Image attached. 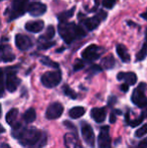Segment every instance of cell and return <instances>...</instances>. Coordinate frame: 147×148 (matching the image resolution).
Returning a JSON list of instances; mask_svg holds the SVG:
<instances>
[{
	"label": "cell",
	"instance_id": "obj_22",
	"mask_svg": "<svg viewBox=\"0 0 147 148\" xmlns=\"http://www.w3.org/2000/svg\"><path fill=\"white\" fill-rule=\"evenodd\" d=\"M36 113L34 108H29V109L26 110V112L23 114V121L26 124L32 123L36 120Z\"/></svg>",
	"mask_w": 147,
	"mask_h": 148
},
{
	"label": "cell",
	"instance_id": "obj_25",
	"mask_svg": "<svg viewBox=\"0 0 147 148\" xmlns=\"http://www.w3.org/2000/svg\"><path fill=\"white\" fill-rule=\"evenodd\" d=\"M75 9H76V8L73 7V8H71V9L67 10V11L59 13V15H57V19H59V22H65V21H67L69 18L73 17V15L75 13Z\"/></svg>",
	"mask_w": 147,
	"mask_h": 148
},
{
	"label": "cell",
	"instance_id": "obj_20",
	"mask_svg": "<svg viewBox=\"0 0 147 148\" xmlns=\"http://www.w3.org/2000/svg\"><path fill=\"white\" fill-rule=\"evenodd\" d=\"M17 117H18V109H11L7 114H6V122L9 125L13 126L15 125V122L17 121Z\"/></svg>",
	"mask_w": 147,
	"mask_h": 148
},
{
	"label": "cell",
	"instance_id": "obj_11",
	"mask_svg": "<svg viewBox=\"0 0 147 148\" xmlns=\"http://www.w3.org/2000/svg\"><path fill=\"white\" fill-rule=\"evenodd\" d=\"M81 132H82V136H83V139L85 140V142L90 145V146H94L95 134H94V131H93V128L91 127V125L84 122L82 124V127H81Z\"/></svg>",
	"mask_w": 147,
	"mask_h": 148
},
{
	"label": "cell",
	"instance_id": "obj_12",
	"mask_svg": "<svg viewBox=\"0 0 147 148\" xmlns=\"http://www.w3.org/2000/svg\"><path fill=\"white\" fill-rule=\"evenodd\" d=\"M15 45L19 51H25L32 47V40L27 35L18 33L15 35Z\"/></svg>",
	"mask_w": 147,
	"mask_h": 148
},
{
	"label": "cell",
	"instance_id": "obj_18",
	"mask_svg": "<svg viewBox=\"0 0 147 148\" xmlns=\"http://www.w3.org/2000/svg\"><path fill=\"white\" fill-rule=\"evenodd\" d=\"M15 60V56L12 53L9 45H3L1 47V60L3 62H10Z\"/></svg>",
	"mask_w": 147,
	"mask_h": 148
},
{
	"label": "cell",
	"instance_id": "obj_2",
	"mask_svg": "<svg viewBox=\"0 0 147 148\" xmlns=\"http://www.w3.org/2000/svg\"><path fill=\"white\" fill-rule=\"evenodd\" d=\"M57 30H59V36L68 45L72 43L77 39L86 36V31L84 30V28L74 22H59Z\"/></svg>",
	"mask_w": 147,
	"mask_h": 148
},
{
	"label": "cell",
	"instance_id": "obj_8",
	"mask_svg": "<svg viewBox=\"0 0 147 148\" xmlns=\"http://www.w3.org/2000/svg\"><path fill=\"white\" fill-rule=\"evenodd\" d=\"M106 16H107L106 12H105L104 10H100L97 15L93 16V17H91V18H87V19H85L84 20V25L86 26V28L89 31L95 30L103 20L106 19Z\"/></svg>",
	"mask_w": 147,
	"mask_h": 148
},
{
	"label": "cell",
	"instance_id": "obj_27",
	"mask_svg": "<svg viewBox=\"0 0 147 148\" xmlns=\"http://www.w3.org/2000/svg\"><path fill=\"white\" fill-rule=\"evenodd\" d=\"M146 57H147V40L144 42V45H142L139 53L136 55V60H137V62H141V60H143Z\"/></svg>",
	"mask_w": 147,
	"mask_h": 148
},
{
	"label": "cell",
	"instance_id": "obj_28",
	"mask_svg": "<svg viewBox=\"0 0 147 148\" xmlns=\"http://www.w3.org/2000/svg\"><path fill=\"white\" fill-rule=\"evenodd\" d=\"M64 93H65L66 95L68 96V97L71 98V99H77V94H76V92H74L73 90L70 88L69 86H67V85H66V86L64 87Z\"/></svg>",
	"mask_w": 147,
	"mask_h": 148
},
{
	"label": "cell",
	"instance_id": "obj_31",
	"mask_svg": "<svg viewBox=\"0 0 147 148\" xmlns=\"http://www.w3.org/2000/svg\"><path fill=\"white\" fill-rule=\"evenodd\" d=\"M55 43L53 42V41H49V40H45V41H41V45H39V49H49V47H53Z\"/></svg>",
	"mask_w": 147,
	"mask_h": 148
},
{
	"label": "cell",
	"instance_id": "obj_16",
	"mask_svg": "<svg viewBox=\"0 0 147 148\" xmlns=\"http://www.w3.org/2000/svg\"><path fill=\"white\" fill-rule=\"evenodd\" d=\"M118 81H124L126 84H128L129 86H133L137 82V76L134 73L129 72V73H119L117 75Z\"/></svg>",
	"mask_w": 147,
	"mask_h": 148
},
{
	"label": "cell",
	"instance_id": "obj_21",
	"mask_svg": "<svg viewBox=\"0 0 147 148\" xmlns=\"http://www.w3.org/2000/svg\"><path fill=\"white\" fill-rule=\"evenodd\" d=\"M85 113H86V110L84 107H74L69 111V116L73 119H79L84 116Z\"/></svg>",
	"mask_w": 147,
	"mask_h": 148
},
{
	"label": "cell",
	"instance_id": "obj_38",
	"mask_svg": "<svg viewBox=\"0 0 147 148\" xmlns=\"http://www.w3.org/2000/svg\"><path fill=\"white\" fill-rule=\"evenodd\" d=\"M116 121V119H115V115H114L113 113L111 114V119H110V122L111 123H114Z\"/></svg>",
	"mask_w": 147,
	"mask_h": 148
},
{
	"label": "cell",
	"instance_id": "obj_23",
	"mask_svg": "<svg viewBox=\"0 0 147 148\" xmlns=\"http://www.w3.org/2000/svg\"><path fill=\"white\" fill-rule=\"evenodd\" d=\"M115 66V59L112 55H108L102 60V66L105 70H111Z\"/></svg>",
	"mask_w": 147,
	"mask_h": 148
},
{
	"label": "cell",
	"instance_id": "obj_35",
	"mask_svg": "<svg viewBox=\"0 0 147 148\" xmlns=\"http://www.w3.org/2000/svg\"><path fill=\"white\" fill-rule=\"evenodd\" d=\"M138 148H147V138L143 139L138 145Z\"/></svg>",
	"mask_w": 147,
	"mask_h": 148
},
{
	"label": "cell",
	"instance_id": "obj_5",
	"mask_svg": "<svg viewBox=\"0 0 147 148\" xmlns=\"http://www.w3.org/2000/svg\"><path fill=\"white\" fill-rule=\"evenodd\" d=\"M6 72V78L4 80V84L8 92L13 93L16 91L18 86L20 85L21 81L16 76V69L15 68H8L5 70Z\"/></svg>",
	"mask_w": 147,
	"mask_h": 148
},
{
	"label": "cell",
	"instance_id": "obj_19",
	"mask_svg": "<svg viewBox=\"0 0 147 148\" xmlns=\"http://www.w3.org/2000/svg\"><path fill=\"white\" fill-rule=\"evenodd\" d=\"M116 51H117V55L119 56L120 60L123 62H130V55L124 45H117V47H116Z\"/></svg>",
	"mask_w": 147,
	"mask_h": 148
},
{
	"label": "cell",
	"instance_id": "obj_17",
	"mask_svg": "<svg viewBox=\"0 0 147 148\" xmlns=\"http://www.w3.org/2000/svg\"><path fill=\"white\" fill-rule=\"evenodd\" d=\"M44 27V22L42 20H34V21H28L25 24V29L28 32L31 33H37L40 32Z\"/></svg>",
	"mask_w": 147,
	"mask_h": 148
},
{
	"label": "cell",
	"instance_id": "obj_34",
	"mask_svg": "<svg viewBox=\"0 0 147 148\" xmlns=\"http://www.w3.org/2000/svg\"><path fill=\"white\" fill-rule=\"evenodd\" d=\"M102 72V66H97V64H93L90 69V73H93V74H97V73Z\"/></svg>",
	"mask_w": 147,
	"mask_h": 148
},
{
	"label": "cell",
	"instance_id": "obj_13",
	"mask_svg": "<svg viewBox=\"0 0 147 148\" xmlns=\"http://www.w3.org/2000/svg\"><path fill=\"white\" fill-rule=\"evenodd\" d=\"M46 12V6L41 2H32L28 6V13L32 17H38Z\"/></svg>",
	"mask_w": 147,
	"mask_h": 148
},
{
	"label": "cell",
	"instance_id": "obj_39",
	"mask_svg": "<svg viewBox=\"0 0 147 148\" xmlns=\"http://www.w3.org/2000/svg\"><path fill=\"white\" fill-rule=\"evenodd\" d=\"M0 148H11V147H10L8 144H6V143H2V144H1V147H0Z\"/></svg>",
	"mask_w": 147,
	"mask_h": 148
},
{
	"label": "cell",
	"instance_id": "obj_24",
	"mask_svg": "<svg viewBox=\"0 0 147 148\" xmlns=\"http://www.w3.org/2000/svg\"><path fill=\"white\" fill-rule=\"evenodd\" d=\"M55 35V29L53 25H49L46 28L45 33L38 39V41H45V40H51V38H53V36Z\"/></svg>",
	"mask_w": 147,
	"mask_h": 148
},
{
	"label": "cell",
	"instance_id": "obj_36",
	"mask_svg": "<svg viewBox=\"0 0 147 148\" xmlns=\"http://www.w3.org/2000/svg\"><path fill=\"white\" fill-rule=\"evenodd\" d=\"M120 89H121L122 91H123V92H125V93H126V92H127L128 90H129V85H128V84H126V83H125V84L121 85V87H120Z\"/></svg>",
	"mask_w": 147,
	"mask_h": 148
},
{
	"label": "cell",
	"instance_id": "obj_1",
	"mask_svg": "<svg viewBox=\"0 0 147 148\" xmlns=\"http://www.w3.org/2000/svg\"><path fill=\"white\" fill-rule=\"evenodd\" d=\"M12 136L26 148H42L47 141L44 132L34 127H23L20 124L12 126Z\"/></svg>",
	"mask_w": 147,
	"mask_h": 148
},
{
	"label": "cell",
	"instance_id": "obj_33",
	"mask_svg": "<svg viewBox=\"0 0 147 148\" xmlns=\"http://www.w3.org/2000/svg\"><path fill=\"white\" fill-rule=\"evenodd\" d=\"M84 66H85V64L82 60H76V62H75V64H74V71L75 72H78V71L82 70Z\"/></svg>",
	"mask_w": 147,
	"mask_h": 148
},
{
	"label": "cell",
	"instance_id": "obj_37",
	"mask_svg": "<svg viewBox=\"0 0 147 148\" xmlns=\"http://www.w3.org/2000/svg\"><path fill=\"white\" fill-rule=\"evenodd\" d=\"M141 16L142 18H143V19H145V20H147V9H146V11L145 12H143V13H141Z\"/></svg>",
	"mask_w": 147,
	"mask_h": 148
},
{
	"label": "cell",
	"instance_id": "obj_15",
	"mask_svg": "<svg viewBox=\"0 0 147 148\" xmlns=\"http://www.w3.org/2000/svg\"><path fill=\"white\" fill-rule=\"evenodd\" d=\"M107 116V111L106 108H93L91 110V117L94 119V121H96L97 123H102L105 121Z\"/></svg>",
	"mask_w": 147,
	"mask_h": 148
},
{
	"label": "cell",
	"instance_id": "obj_14",
	"mask_svg": "<svg viewBox=\"0 0 147 148\" xmlns=\"http://www.w3.org/2000/svg\"><path fill=\"white\" fill-rule=\"evenodd\" d=\"M66 148H83L76 133H67L64 137Z\"/></svg>",
	"mask_w": 147,
	"mask_h": 148
},
{
	"label": "cell",
	"instance_id": "obj_29",
	"mask_svg": "<svg viewBox=\"0 0 147 148\" xmlns=\"http://www.w3.org/2000/svg\"><path fill=\"white\" fill-rule=\"evenodd\" d=\"M143 121V115H141L138 119H135L134 121H132V120H130V119H128V118H126V122L128 123V124L130 125L131 127H136V126H138V125L140 124V123Z\"/></svg>",
	"mask_w": 147,
	"mask_h": 148
},
{
	"label": "cell",
	"instance_id": "obj_3",
	"mask_svg": "<svg viewBox=\"0 0 147 148\" xmlns=\"http://www.w3.org/2000/svg\"><path fill=\"white\" fill-rule=\"evenodd\" d=\"M29 0H13L11 4L9 12V18L8 21L16 19V18L22 16L24 13L28 12V6H29Z\"/></svg>",
	"mask_w": 147,
	"mask_h": 148
},
{
	"label": "cell",
	"instance_id": "obj_26",
	"mask_svg": "<svg viewBox=\"0 0 147 148\" xmlns=\"http://www.w3.org/2000/svg\"><path fill=\"white\" fill-rule=\"evenodd\" d=\"M39 60H40V62L42 64H44V66H49V68H53V69L59 68V64H57V62H53V60H51L47 57H41Z\"/></svg>",
	"mask_w": 147,
	"mask_h": 148
},
{
	"label": "cell",
	"instance_id": "obj_6",
	"mask_svg": "<svg viewBox=\"0 0 147 148\" xmlns=\"http://www.w3.org/2000/svg\"><path fill=\"white\" fill-rule=\"evenodd\" d=\"M41 84L45 88H55L61 83L62 81V73L59 71H53V72H46L41 76Z\"/></svg>",
	"mask_w": 147,
	"mask_h": 148
},
{
	"label": "cell",
	"instance_id": "obj_40",
	"mask_svg": "<svg viewBox=\"0 0 147 148\" xmlns=\"http://www.w3.org/2000/svg\"><path fill=\"white\" fill-rule=\"evenodd\" d=\"M145 40H147V29H146V33H145Z\"/></svg>",
	"mask_w": 147,
	"mask_h": 148
},
{
	"label": "cell",
	"instance_id": "obj_30",
	"mask_svg": "<svg viewBox=\"0 0 147 148\" xmlns=\"http://www.w3.org/2000/svg\"><path fill=\"white\" fill-rule=\"evenodd\" d=\"M145 134H147V124L143 125L142 127H140V128L135 132V136L138 137V138H139V137L144 136Z\"/></svg>",
	"mask_w": 147,
	"mask_h": 148
},
{
	"label": "cell",
	"instance_id": "obj_32",
	"mask_svg": "<svg viewBox=\"0 0 147 148\" xmlns=\"http://www.w3.org/2000/svg\"><path fill=\"white\" fill-rule=\"evenodd\" d=\"M116 1H117V0H102V4L105 8L111 9V8L116 4Z\"/></svg>",
	"mask_w": 147,
	"mask_h": 148
},
{
	"label": "cell",
	"instance_id": "obj_10",
	"mask_svg": "<svg viewBox=\"0 0 147 148\" xmlns=\"http://www.w3.org/2000/svg\"><path fill=\"white\" fill-rule=\"evenodd\" d=\"M99 148H111V137L109 134V127L103 126L98 136Z\"/></svg>",
	"mask_w": 147,
	"mask_h": 148
},
{
	"label": "cell",
	"instance_id": "obj_7",
	"mask_svg": "<svg viewBox=\"0 0 147 148\" xmlns=\"http://www.w3.org/2000/svg\"><path fill=\"white\" fill-rule=\"evenodd\" d=\"M104 53L103 47H98L96 45H91L87 47L82 53V59L87 62H94L98 60Z\"/></svg>",
	"mask_w": 147,
	"mask_h": 148
},
{
	"label": "cell",
	"instance_id": "obj_4",
	"mask_svg": "<svg viewBox=\"0 0 147 148\" xmlns=\"http://www.w3.org/2000/svg\"><path fill=\"white\" fill-rule=\"evenodd\" d=\"M146 85L144 83H141L133 91V94L131 96V100L134 105L142 109H147V98L145 96Z\"/></svg>",
	"mask_w": 147,
	"mask_h": 148
},
{
	"label": "cell",
	"instance_id": "obj_9",
	"mask_svg": "<svg viewBox=\"0 0 147 148\" xmlns=\"http://www.w3.org/2000/svg\"><path fill=\"white\" fill-rule=\"evenodd\" d=\"M64 112V107L59 102H53L47 107L46 112H45V117L49 120H55L62 116Z\"/></svg>",
	"mask_w": 147,
	"mask_h": 148
}]
</instances>
